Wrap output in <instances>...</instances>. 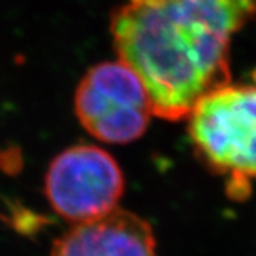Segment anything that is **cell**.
Here are the masks:
<instances>
[{
  "label": "cell",
  "instance_id": "6da1fadb",
  "mask_svg": "<svg viewBox=\"0 0 256 256\" xmlns=\"http://www.w3.org/2000/svg\"><path fill=\"white\" fill-rule=\"evenodd\" d=\"M256 0H126L110 32L121 62L146 87L152 116L186 118L195 102L230 82L232 36Z\"/></svg>",
  "mask_w": 256,
  "mask_h": 256
},
{
  "label": "cell",
  "instance_id": "7a4b0ae2",
  "mask_svg": "<svg viewBox=\"0 0 256 256\" xmlns=\"http://www.w3.org/2000/svg\"><path fill=\"white\" fill-rule=\"evenodd\" d=\"M194 151L216 174L256 178V86L225 84L192 107Z\"/></svg>",
  "mask_w": 256,
  "mask_h": 256
},
{
  "label": "cell",
  "instance_id": "8992f818",
  "mask_svg": "<svg viewBox=\"0 0 256 256\" xmlns=\"http://www.w3.org/2000/svg\"><path fill=\"white\" fill-rule=\"evenodd\" d=\"M226 192L229 198L235 201H242L250 194V180L244 176H229L226 184Z\"/></svg>",
  "mask_w": 256,
  "mask_h": 256
},
{
  "label": "cell",
  "instance_id": "5b68a950",
  "mask_svg": "<svg viewBox=\"0 0 256 256\" xmlns=\"http://www.w3.org/2000/svg\"><path fill=\"white\" fill-rule=\"evenodd\" d=\"M52 256H160L151 224L117 208L98 220L76 224L54 240Z\"/></svg>",
  "mask_w": 256,
  "mask_h": 256
},
{
  "label": "cell",
  "instance_id": "3957f363",
  "mask_svg": "<svg viewBox=\"0 0 256 256\" xmlns=\"http://www.w3.org/2000/svg\"><path fill=\"white\" fill-rule=\"evenodd\" d=\"M74 111L92 137L128 144L146 131L152 108L142 82L121 60L92 66L74 94Z\"/></svg>",
  "mask_w": 256,
  "mask_h": 256
},
{
  "label": "cell",
  "instance_id": "277c9868",
  "mask_svg": "<svg viewBox=\"0 0 256 256\" xmlns=\"http://www.w3.org/2000/svg\"><path fill=\"white\" fill-rule=\"evenodd\" d=\"M126 190L118 162L97 146H68L53 158L44 178L52 208L76 224L98 220L118 208Z\"/></svg>",
  "mask_w": 256,
  "mask_h": 256
}]
</instances>
